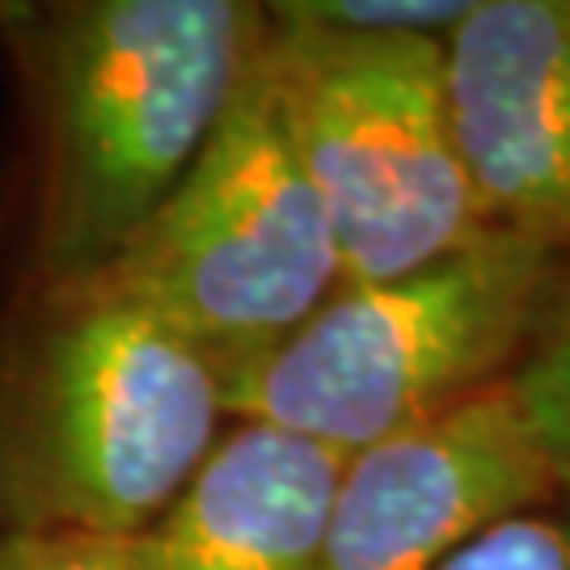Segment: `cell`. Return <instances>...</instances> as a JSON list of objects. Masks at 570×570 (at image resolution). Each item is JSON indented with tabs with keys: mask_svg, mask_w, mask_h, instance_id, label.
Instances as JSON below:
<instances>
[{
	"mask_svg": "<svg viewBox=\"0 0 570 570\" xmlns=\"http://www.w3.org/2000/svg\"><path fill=\"white\" fill-rule=\"evenodd\" d=\"M266 9L263 63L343 284L406 275L490 228L452 127L444 39L346 35Z\"/></svg>",
	"mask_w": 570,
	"mask_h": 570,
	"instance_id": "obj_4",
	"label": "cell"
},
{
	"mask_svg": "<svg viewBox=\"0 0 570 570\" xmlns=\"http://www.w3.org/2000/svg\"><path fill=\"white\" fill-rule=\"evenodd\" d=\"M0 570H136L131 537H0Z\"/></svg>",
	"mask_w": 570,
	"mask_h": 570,
	"instance_id": "obj_12",
	"label": "cell"
},
{
	"mask_svg": "<svg viewBox=\"0 0 570 570\" xmlns=\"http://www.w3.org/2000/svg\"><path fill=\"white\" fill-rule=\"evenodd\" d=\"M228 364L102 275L0 317V537H136L228 428Z\"/></svg>",
	"mask_w": 570,
	"mask_h": 570,
	"instance_id": "obj_2",
	"label": "cell"
},
{
	"mask_svg": "<svg viewBox=\"0 0 570 570\" xmlns=\"http://www.w3.org/2000/svg\"><path fill=\"white\" fill-rule=\"evenodd\" d=\"M558 254L511 228L376 284H343L228 372V423H266L338 456L423 428L508 381Z\"/></svg>",
	"mask_w": 570,
	"mask_h": 570,
	"instance_id": "obj_3",
	"label": "cell"
},
{
	"mask_svg": "<svg viewBox=\"0 0 570 570\" xmlns=\"http://www.w3.org/2000/svg\"><path fill=\"white\" fill-rule=\"evenodd\" d=\"M98 275L228 372L343 287L330 216L287 136L263 56L183 183Z\"/></svg>",
	"mask_w": 570,
	"mask_h": 570,
	"instance_id": "obj_5",
	"label": "cell"
},
{
	"mask_svg": "<svg viewBox=\"0 0 570 570\" xmlns=\"http://www.w3.org/2000/svg\"><path fill=\"white\" fill-rule=\"evenodd\" d=\"M39 131L35 271L89 279L183 183L263 56L249 0L0 4Z\"/></svg>",
	"mask_w": 570,
	"mask_h": 570,
	"instance_id": "obj_1",
	"label": "cell"
},
{
	"mask_svg": "<svg viewBox=\"0 0 570 570\" xmlns=\"http://www.w3.org/2000/svg\"><path fill=\"white\" fill-rule=\"evenodd\" d=\"M440 570H570V487L473 532Z\"/></svg>",
	"mask_w": 570,
	"mask_h": 570,
	"instance_id": "obj_10",
	"label": "cell"
},
{
	"mask_svg": "<svg viewBox=\"0 0 570 570\" xmlns=\"http://www.w3.org/2000/svg\"><path fill=\"white\" fill-rule=\"evenodd\" d=\"M503 389L537 452L570 487V258L553 263Z\"/></svg>",
	"mask_w": 570,
	"mask_h": 570,
	"instance_id": "obj_9",
	"label": "cell"
},
{
	"mask_svg": "<svg viewBox=\"0 0 570 570\" xmlns=\"http://www.w3.org/2000/svg\"><path fill=\"white\" fill-rule=\"evenodd\" d=\"M287 18L313 21L346 35H423L449 39L473 0H287Z\"/></svg>",
	"mask_w": 570,
	"mask_h": 570,
	"instance_id": "obj_11",
	"label": "cell"
},
{
	"mask_svg": "<svg viewBox=\"0 0 570 570\" xmlns=\"http://www.w3.org/2000/svg\"><path fill=\"white\" fill-rule=\"evenodd\" d=\"M562 490L508 389L346 456L317 570H440L473 532Z\"/></svg>",
	"mask_w": 570,
	"mask_h": 570,
	"instance_id": "obj_6",
	"label": "cell"
},
{
	"mask_svg": "<svg viewBox=\"0 0 570 570\" xmlns=\"http://www.w3.org/2000/svg\"><path fill=\"white\" fill-rule=\"evenodd\" d=\"M346 456L228 423L174 503L131 537L136 570H317Z\"/></svg>",
	"mask_w": 570,
	"mask_h": 570,
	"instance_id": "obj_8",
	"label": "cell"
},
{
	"mask_svg": "<svg viewBox=\"0 0 570 570\" xmlns=\"http://www.w3.org/2000/svg\"><path fill=\"white\" fill-rule=\"evenodd\" d=\"M444 77L487 225L570 258V0H473Z\"/></svg>",
	"mask_w": 570,
	"mask_h": 570,
	"instance_id": "obj_7",
	"label": "cell"
}]
</instances>
